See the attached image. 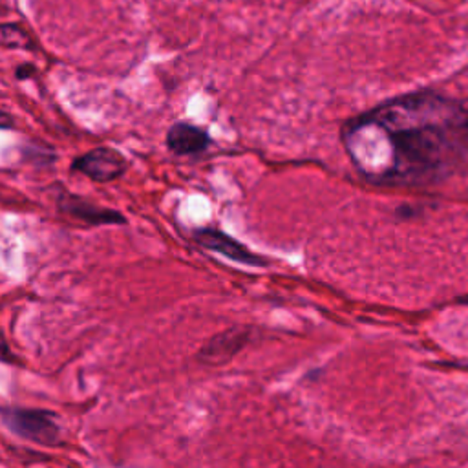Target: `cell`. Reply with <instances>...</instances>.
Listing matches in <instances>:
<instances>
[{"label": "cell", "mask_w": 468, "mask_h": 468, "mask_svg": "<svg viewBox=\"0 0 468 468\" xmlns=\"http://www.w3.org/2000/svg\"><path fill=\"white\" fill-rule=\"evenodd\" d=\"M355 170L376 185H427L468 174V100L419 91L388 100L341 126Z\"/></svg>", "instance_id": "6da1fadb"}, {"label": "cell", "mask_w": 468, "mask_h": 468, "mask_svg": "<svg viewBox=\"0 0 468 468\" xmlns=\"http://www.w3.org/2000/svg\"><path fill=\"white\" fill-rule=\"evenodd\" d=\"M3 420L10 432L15 436L44 445L57 446L63 438V430L57 423V417L46 410H26V408H6L3 412Z\"/></svg>", "instance_id": "7a4b0ae2"}, {"label": "cell", "mask_w": 468, "mask_h": 468, "mask_svg": "<svg viewBox=\"0 0 468 468\" xmlns=\"http://www.w3.org/2000/svg\"><path fill=\"white\" fill-rule=\"evenodd\" d=\"M128 169L125 156L110 147H98L79 156L72 163V172L82 174L96 183H108L121 178Z\"/></svg>", "instance_id": "3957f363"}, {"label": "cell", "mask_w": 468, "mask_h": 468, "mask_svg": "<svg viewBox=\"0 0 468 468\" xmlns=\"http://www.w3.org/2000/svg\"><path fill=\"white\" fill-rule=\"evenodd\" d=\"M193 238L198 246L211 253H218L232 262H238L249 267H264L267 265V260L262 258L260 255L253 253L249 247L240 244L237 238L229 237L223 230L214 229V227H204L193 232Z\"/></svg>", "instance_id": "277c9868"}, {"label": "cell", "mask_w": 468, "mask_h": 468, "mask_svg": "<svg viewBox=\"0 0 468 468\" xmlns=\"http://www.w3.org/2000/svg\"><path fill=\"white\" fill-rule=\"evenodd\" d=\"M57 207L61 212L75 218L81 223L91 225V227H101V225H125L126 218L114 209L101 207L93 204L91 200L72 195L68 191H59L57 195Z\"/></svg>", "instance_id": "5b68a950"}, {"label": "cell", "mask_w": 468, "mask_h": 468, "mask_svg": "<svg viewBox=\"0 0 468 468\" xmlns=\"http://www.w3.org/2000/svg\"><path fill=\"white\" fill-rule=\"evenodd\" d=\"M251 339V330L246 325H234L214 335L198 351V360L207 366H221L237 355Z\"/></svg>", "instance_id": "8992f818"}, {"label": "cell", "mask_w": 468, "mask_h": 468, "mask_svg": "<svg viewBox=\"0 0 468 468\" xmlns=\"http://www.w3.org/2000/svg\"><path fill=\"white\" fill-rule=\"evenodd\" d=\"M165 143L176 156H196L211 147V135L193 123L178 121L169 128Z\"/></svg>", "instance_id": "52a82bcc"}, {"label": "cell", "mask_w": 468, "mask_h": 468, "mask_svg": "<svg viewBox=\"0 0 468 468\" xmlns=\"http://www.w3.org/2000/svg\"><path fill=\"white\" fill-rule=\"evenodd\" d=\"M3 46L4 48H31L30 37L15 24H3Z\"/></svg>", "instance_id": "ba28073f"}, {"label": "cell", "mask_w": 468, "mask_h": 468, "mask_svg": "<svg viewBox=\"0 0 468 468\" xmlns=\"http://www.w3.org/2000/svg\"><path fill=\"white\" fill-rule=\"evenodd\" d=\"M33 72H35L33 65H21V66L17 68V77H19V79H26V77L33 75Z\"/></svg>", "instance_id": "9c48e42d"}]
</instances>
